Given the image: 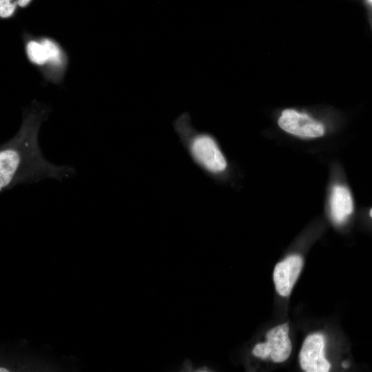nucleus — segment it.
<instances>
[{
    "label": "nucleus",
    "instance_id": "6e6552de",
    "mask_svg": "<svg viewBox=\"0 0 372 372\" xmlns=\"http://www.w3.org/2000/svg\"><path fill=\"white\" fill-rule=\"evenodd\" d=\"M331 214L338 223L344 222L353 211V198L349 190L344 186L333 187L330 200Z\"/></svg>",
    "mask_w": 372,
    "mask_h": 372
},
{
    "label": "nucleus",
    "instance_id": "20e7f679",
    "mask_svg": "<svg viewBox=\"0 0 372 372\" xmlns=\"http://www.w3.org/2000/svg\"><path fill=\"white\" fill-rule=\"evenodd\" d=\"M278 125L287 132L302 137H319L324 132L321 123L305 114L290 109L282 112Z\"/></svg>",
    "mask_w": 372,
    "mask_h": 372
},
{
    "label": "nucleus",
    "instance_id": "39448f33",
    "mask_svg": "<svg viewBox=\"0 0 372 372\" xmlns=\"http://www.w3.org/2000/svg\"><path fill=\"white\" fill-rule=\"evenodd\" d=\"M192 151L197 161L207 169L218 172L225 169L226 161L210 136L200 135L196 137L192 143Z\"/></svg>",
    "mask_w": 372,
    "mask_h": 372
},
{
    "label": "nucleus",
    "instance_id": "7ed1b4c3",
    "mask_svg": "<svg viewBox=\"0 0 372 372\" xmlns=\"http://www.w3.org/2000/svg\"><path fill=\"white\" fill-rule=\"evenodd\" d=\"M324 338L320 333H313L306 338L299 358L301 368L307 372H327L331 365L324 353Z\"/></svg>",
    "mask_w": 372,
    "mask_h": 372
},
{
    "label": "nucleus",
    "instance_id": "9d476101",
    "mask_svg": "<svg viewBox=\"0 0 372 372\" xmlns=\"http://www.w3.org/2000/svg\"><path fill=\"white\" fill-rule=\"evenodd\" d=\"M17 0H0V17L1 19L10 18L14 13Z\"/></svg>",
    "mask_w": 372,
    "mask_h": 372
},
{
    "label": "nucleus",
    "instance_id": "f8f14e48",
    "mask_svg": "<svg viewBox=\"0 0 372 372\" xmlns=\"http://www.w3.org/2000/svg\"><path fill=\"white\" fill-rule=\"evenodd\" d=\"M367 2L370 5V6L372 8V0H367Z\"/></svg>",
    "mask_w": 372,
    "mask_h": 372
},
{
    "label": "nucleus",
    "instance_id": "9b49d317",
    "mask_svg": "<svg viewBox=\"0 0 372 372\" xmlns=\"http://www.w3.org/2000/svg\"><path fill=\"white\" fill-rule=\"evenodd\" d=\"M31 0H17L18 6L24 8L29 4Z\"/></svg>",
    "mask_w": 372,
    "mask_h": 372
},
{
    "label": "nucleus",
    "instance_id": "423d86ee",
    "mask_svg": "<svg viewBox=\"0 0 372 372\" xmlns=\"http://www.w3.org/2000/svg\"><path fill=\"white\" fill-rule=\"evenodd\" d=\"M41 39L45 48L47 65L42 71L48 81L55 83L62 81L68 64V58L63 48L52 38L42 37Z\"/></svg>",
    "mask_w": 372,
    "mask_h": 372
},
{
    "label": "nucleus",
    "instance_id": "0eeeda50",
    "mask_svg": "<svg viewBox=\"0 0 372 372\" xmlns=\"http://www.w3.org/2000/svg\"><path fill=\"white\" fill-rule=\"evenodd\" d=\"M302 258L292 255L278 262L273 270V282L277 292L282 296H288L298 278L302 267Z\"/></svg>",
    "mask_w": 372,
    "mask_h": 372
},
{
    "label": "nucleus",
    "instance_id": "f03ea898",
    "mask_svg": "<svg viewBox=\"0 0 372 372\" xmlns=\"http://www.w3.org/2000/svg\"><path fill=\"white\" fill-rule=\"evenodd\" d=\"M267 341L256 344L253 354L262 359L271 358L274 362H282L290 355L291 343L289 338V325L280 324L268 331Z\"/></svg>",
    "mask_w": 372,
    "mask_h": 372
},
{
    "label": "nucleus",
    "instance_id": "f257e3e1",
    "mask_svg": "<svg viewBox=\"0 0 372 372\" xmlns=\"http://www.w3.org/2000/svg\"><path fill=\"white\" fill-rule=\"evenodd\" d=\"M50 110L48 105L34 101L23 109L22 123L18 132L1 145V193L19 184L37 183L46 178L61 181L76 174L72 166H57L48 162L41 151L39 132Z\"/></svg>",
    "mask_w": 372,
    "mask_h": 372
},
{
    "label": "nucleus",
    "instance_id": "ddd939ff",
    "mask_svg": "<svg viewBox=\"0 0 372 372\" xmlns=\"http://www.w3.org/2000/svg\"><path fill=\"white\" fill-rule=\"evenodd\" d=\"M369 216L371 218H372V208L369 211Z\"/></svg>",
    "mask_w": 372,
    "mask_h": 372
},
{
    "label": "nucleus",
    "instance_id": "1a4fd4ad",
    "mask_svg": "<svg viewBox=\"0 0 372 372\" xmlns=\"http://www.w3.org/2000/svg\"><path fill=\"white\" fill-rule=\"evenodd\" d=\"M23 41L25 53L30 63L42 72L47 65V54L41 37L37 38L25 33Z\"/></svg>",
    "mask_w": 372,
    "mask_h": 372
}]
</instances>
